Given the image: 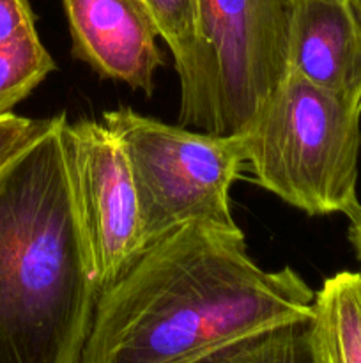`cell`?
I'll use <instances>...</instances> for the list:
<instances>
[{
  "label": "cell",
  "mask_w": 361,
  "mask_h": 363,
  "mask_svg": "<svg viewBox=\"0 0 361 363\" xmlns=\"http://www.w3.org/2000/svg\"><path fill=\"white\" fill-rule=\"evenodd\" d=\"M314 298L292 268L262 269L239 227L190 223L145 248L98 298L78 363H197L311 318Z\"/></svg>",
  "instance_id": "1"
},
{
  "label": "cell",
  "mask_w": 361,
  "mask_h": 363,
  "mask_svg": "<svg viewBox=\"0 0 361 363\" xmlns=\"http://www.w3.org/2000/svg\"><path fill=\"white\" fill-rule=\"evenodd\" d=\"M66 119L0 170V363H78L94 319Z\"/></svg>",
  "instance_id": "2"
},
{
  "label": "cell",
  "mask_w": 361,
  "mask_h": 363,
  "mask_svg": "<svg viewBox=\"0 0 361 363\" xmlns=\"http://www.w3.org/2000/svg\"><path fill=\"white\" fill-rule=\"evenodd\" d=\"M241 137L255 184L310 216L361 218V108L289 71Z\"/></svg>",
  "instance_id": "3"
},
{
  "label": "cell",
  "mask_w": 361,
  "mask_h": 363,
  "mask_svg": "<svg viewBox=\"0 0 361 363\" xmlns=\"http://www.w3.org/2000/svg\"><path fill=\"white\" fill-rule=\"evenodd\" d=\"M294 0H197V73L180 94L179 124L243 135L290 71Z\"/></svg>",
  "instance_id": "4"
},
{
  "label": "cell",
  "mask_w": 361,
  "mask_h": 363,
  "mask_svg": "<svg viewBox=\"0 0 361 363\" xmlns=\"http://www.w3.org/2000/svg\"><path fill=\"white\" fill-rule=\"evenodd\" d=\"M101 121L126 149L140 201L145 247L190 223L239 227L229 195L246 169L241 135L166 124L130 106L106 110Z\"/></svg>",
  "instance_id": "5"
},
{
  "label": "cell",
  "mask_w": 361,
  "mask_h": 363,
  "mask_svg": "<svg viewBox=\"0 0 361 363\" xmlns=\"http://www.w3.org/2000/svg\"><path fill=\"white\" fill-rule=\"evenodd\" d=\"M74 206L101 296L145 252L138 191L126 149L103 121L64 123Z\"/></svg>",
  "instance_id": "6"
},
{
  "label": "cell",
  "mask_w": 361,
  "mask_h": 363,
  "mask_svg": "<svg viewBox=\"0 0 361 363\" xmlns=\"http://www.w3.org/2000/svg\"><path fill=\"white\" fill-rule=\"evenodd\" d=\"M62 4L73 55L103 78L152 96L163 55L158 27L144 0H62Z\"/></svg>",
  "instance_id": "7"
},
{
  "label": "cell",
  "mask_w": 361,
  "mask_h": 363,
  "mask_svg": "<svg viewBox=\"0 0 361 363\" xmlns=\"http://www.w3.org/2000/svg\"><path fill=\"white\" fill-rule=\"evenodd\" d=\"M290 71L361 108V30L349 0H294Z\"/></svg>",
  "instance_id": "8"
},
{
  "label": "cell",
  "mask_w": 361,
  "mask_h": 363,
  "mask_svg": "<svg viewBox=\"0 0 361 363\" xmlns=\"http://www.w3.org/2000/svg\"><path fill=\"white\" fill-rule=\"evenodd\" d=\"M311 323L322 363H361V273L326 279L315 291Z\"/></svg>",
  "instance_id": "9"
},
{
  "label": "cell",
  "mask_w": 361,
  "mask_h": 363,
  "mask_svg": "<svg viewBox=\"0 0 361 363\" xmlns=\"http://www.w3.org/2000/svg\"><path fill=\"white\" fill-rule=\"evenodd\" d=\"M197 363H322L311 318L285 323L223 347Z\"/></svg>",
  "instance_id": "10"
},
{
  "label": "cell",
  "mask_w": 361,
  "mask_h": 363,
  "mask_svg": "<svg viewBox=\"0 0 361 363\" xmlns=\"http://www.w3.org/2000/svg\"><path fill=\"white\" fill-rule=\"evenodd\" d=\"M53 69L55 60L38 30L0 45V116L23 101Z\"/></svg>",
  "instance_id": "11"
},
{
  "label": "cell",
  "mask_w": 361,
  "mask_h": 363,
  "mask_svg": "<svg viewBox=\"0 0 361 363\" xmlns=\"http://www.w3.org/2000/svg\"><path fill=\"white\" fill-rule=\"evenodd\" d=\"M159 38L172 52L180 82V94L190 91L200 53L197 0H144Z\"/></svg>",
  "instance_id": "12"
},
{
  "label": "cell",
  "mask_w": 361,
  "mask_h": 363,
  "mask_svg": "<svg viewBox=\"0 0 361 363\" xmlns=\"http://www.w3.org/2000/svg\"><path fill=\"white\" fill-rule=\"evenodd\" d=\"M57 121L59 116L46 119H30L13 112L0 116V170L45 137Z\"/></svg>",
  "instance_id": "13"
},
{
  "label": "cell",
  "mask_w": 361,
  "mask_h": 363,
  "mask_svg": "<svg viewBox=\"0 0 361 363\" xmlns=\"http://www.w3.org/2000/svg\"><path fill=\"white\" fill-rule=\"evenodd\" d=\"M35 30L28 0H0V45Z\"/></svg>",
  "instance_id": "14"
},
{
  "label": "cell",
  "mask_w": 361,
  "mask_h": 363,
  "mask_svg": "<svg viewBox=\"0 0 361 363\" xmlns=\"http://www.w3.org/2000/svg\"><path fill=\"white\" fill-rule=\"evenodd\" d=\"M349 241H350V245H353L354 252H356L357 261H360V264H361V218L350 223Z\"/></svg>",
  "instance_id": "15"
},
{
  "label": "cell",
  "mask_w": 361,
  "mask_h": 363,
  "mask_svg": "<svg viewBox=\"0 0 361 363\" xmlns=\"http://www.w3.org/2000/svg\"><path fill=\"white\" fill-rule=\"evenodd\" d=\"M349 6H350V11H353V14H354V20H356L357 27H360V30H361V0H349Z\"/></svg>",
  "instance_id": "16"
}]
</instances>
